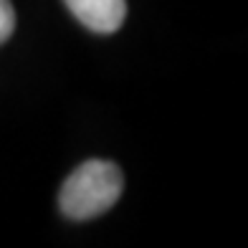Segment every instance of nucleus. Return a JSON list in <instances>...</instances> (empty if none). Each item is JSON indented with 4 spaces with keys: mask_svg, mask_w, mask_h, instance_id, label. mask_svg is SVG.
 Wrapping results in <instances>:
<instances>
[{
    "mask_svg": "<svg viewBox=\"0 0 248 248\" xmlns=\"http://www.w3.org/2000/svg\"><path fill=\"white\" fill-rule=\"evenodd\" d=\"M124 190L122 170L107 160H89L66 177L59 193V208L69 220H92L107 213Z\"/></svg>",
    "mask_w": 248,
    "mask_h": 248,
    "instance_id": "f257e3e1",
    "label": "nucleus"
},
{
    "mask_svg": "<svg viewBox=\"0 0 248 248\" xmlns=\"http://www.w3.org/2000/svg\"><path fill=\"white\" fill-rule=\"evenodd\" d=\"M71 16L99 36H109L122 28L127 18V0H63Z\"/></svg>",
    "mask_w": 248,
    "mask_h": 248,
    "instance_id": "f03ea898",
    "label": "nucleus"
},
{
    "mask_svg": "<svg viewBox=\"0 0 248 248\" xmlns=\"http://www.w3.org/2000/svg\"><path fill=\"white\" fill-rule=\"evenodd\" d=\"M16 31V10L10 0H0V43H5Z\"/></svg>",
    "mask_w": 248,
    "mask_h": 248,
    "instance_id": "7ed1b4c3",
    "label": "nucleus"
}]
</instances>
